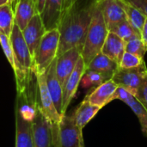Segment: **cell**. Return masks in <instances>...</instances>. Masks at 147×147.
Returning <instances> with one entry per match:
<instances>
[{"instance_id": "obj_1", "label": "cell", "mask_w": 147, "mask_h": 147, "mask_svg": "<svg viewBox=\"0 0 147 147\" xmlns=\"http://www.w3.org/2000/svg\"><path fill=\"white\" fill-rule=\"evenodd\" d=\"M102 1V0H101ZM97 0H77L61 15L60 34L57 57L74 47H84Z\"/></svg>"}, {"instance_id": "obj_2", "label": "cell", "mask_w": 147, "mask_h": 147, "mask_svg": "<svg viewBox=\"0 0 147 147\" xmlns=\"http://www.w3.org/2000/svg\"><path fill=\"white\" fill-rule=\"evenodd\" d=\"M100 2L95 9L81 53V56L86 66H88L92 59L102 52V48L109 32L104 21Z\"/></svg>"}, {"instance_id": "obj_3", "label": "cell", "mask_w": 147, "mask_h": 147, "mask_svg": "<svg viewBox=\"0 0 147 147\" xmlns=\"http://www.w3.org/2000/svg\"><path fill=\"white\" fill-rule=\"evenodd\" d=\"M60 34L58 28L47 31L33 54V71L35 75L44 73L57 58Z\"/></svg>"}, {"instance_id": "obj_4", "label": "cell", "mask_w": 147, "mask_h": 147, "mask_svg": "<svg viewBox=\"0 0 147 147\" xmlns=\"http://www.w3.org/2000/svg\"><path fill=\"white\" fill-rule=\"evenodd\" d=\"M53 126V134L59 147H84L83 134L78 130L72 115L62 116L59 125Z\"/></svg>"}, {"instance_id": "obj_5", "label": "cell", "mask_w": 147, "mask_h": 147, "mask_svg": "<svg viewBox=\"0 0 147 147\" xmlns=\"http://www.w3.org/2000/svg\"><path fill=\"white\" fill-rule=\"evenodd\" d=\"M36 76V89H35V102L38 109L43 115L52 123V125H59L61 120V115L58 113L52 96L47 89L46 81V71Z\"/></svg>"}, {"instance_id": "obj_6", "label": "cell", "mask_w": 147, "mask_h": 147, "mask_svg": "<svg viewBox=\"0 0 147 147\" xmlns=\"http://www.w3.org/2000/svg\"><path fill=\"white\" fill-rule=\"evenodd\" d=\"M146 73V65L143 63L140 66L132 69H121L118 67L111 79L118 86L123 87L135 96Z\"/></svg>"}, {"instance_id": "obj_7", "label": "cell", "mask_w": 147, "mask_h": 147, "mask_svg": "<svg viewBox=\"0 0 147 147\" xmlns=\"http://www.w3.org/2000/svg\"><path fill=\"white\" fill-rule=\"evenodd\" d=\"M32 131L34 147H54L52 123L38 108L35 118L32 122Z\"/></svg>"}, {"instance_id": "obj_8", "label": "cell", "mask_w": 147, "mask_h": 147, "mask_svg": "<svg viewBox=\"0 0 147 147\" xmlns=\"http://www.w3.org/2000/svg\"><path fill=\"white\" fill-rule=\"evenodd\" d=\"M87 71V66L84 62L82 56L79 58L73 71L66 80L65 85L63 86V115H66V110L74 98L78 88L81 83L82 78Z\"/></svg>"}, {"instance_id": "obj_9", "label": "cell", "mask_w": 147, "mask_h": 147, "mask_svg": "<svg viewBox=\"0 0 147 147\" xmlns=\"http://www.w3.org/2000/svg\"><path fill=\"white\" fill-rule=\"evenodd\" d=\"M83 48L77 47L68 50L56 59V74L61 85L64 86L66 80L73 71Z\"/></svg>"}, {"instance_id": "obj_10", "label": "cell", "mask_w": 147, "mask_h": 147, "mask_svg": "<svg viewBox=\"0 0 147 147\" xmlns=\"http://www.w3.org/2000/svg\"><path fill=\"white\" fill-rule=\"evenodd\" d=\"M118 99L126 103L138 117L143 133L147 136V109L138 101V99L132 95L128 90L123 87L119 86L114 95V100Z\"/></svg>"}, {"instance_id": "obj_11", "label": "cell", "mask_w": 147, "mask_h": 147, "mask_svg": "<svg viewBox=\"0 0 147 147\" xmlns=\"http://www.w3.org/2000/svg\"><path fill=\"white\" fill-rule=\"evenodd\" d=\"M118 87L119 86L112 79H109L90 91L85 97L92 105L102 109L114 101V95Z\"/></svg>"}, {"instance_id": "obj_12", "label": "cell", "mask_w": 147, "mask_h": 147, "mask_svg": "<svg viewBox=\"0 0 147 147\" xmlns=\"http://www.w3.org/2000/svg\"><path fill=\"white\" fill-rule=\"evenodd\" d=\"M22 32L23 38L29 48L30 53L33 57V54L37 48L40 40L47 32L40 15L39 13L36 14Z\"/></svg>"}, {"instance_id": "obj_13", "label": "cell", "mask_w": 147, "mask_h": 147, "mask_svg": "<svg viewBox=\"0 0 147 147\" xmlns=\"http://www.w3.org/2000/svg\"><path fill=\"white\" fill-rule=\"evenodd\" d=\"M57 59V58H56ZM56 59L52 62L46 71V81L47 89L53 101L58 113L63 116V86L58 79L56 74Z\"/></svg>"}, {"instance_id": "obj_14", "label": "cell", "mask_w": 147, "mask_h": 147, "mask_svg": "<svg viewBox=\"0 0 147 147\" xmlns=\"http://www.w3.org/2000/svg\"><path fill=\"white\" fill-rule=\"evenodd\" d=\"M100 7L109 31L118 23L127 20L126 13L120 0H102Z\"/></svg>"}, {"instance_id": "obj_15", "label": "cell", "mask_w": 147, "mask_h": 147, "mask_svg": "<svg viewBox=\"0 0 147 147\" xmlns=\"http://www.w3.org/2000/svg\"><path fill=\"white\" fill-rule=\"evenodd\" d=\"M63 9V0H46L42 12L40 14L46 31L59 28Z\"/></svg>"}, {"instance_id": "obj_16", "label": "cell", "mask_w": 147, "mask_h": 147, "mask_svg": "<svg viewBox=\"0 0 147 147\" xmlns=\"http://www.w3.org/2000/svg\"><path fill=\"white\" fill-rule=\"evenodd\" d=\"M36 14L38 10L35 0H19L14 9L15 25L22 31Z\"/></svg>"}, {"instance_id": "obj_17", "label": "cell", "mask_w": 147, "mask_h": 147, "mask_svg": "<svg viewBox=\"0 0 147 147\" xmlns=\"http://www.w3.org/2000/svg\"><path fill=\"white\" fill-rule=\"evenodd\" d=\"M125 52L126 41H124L115 33L109 32L101 53L116 62L119 65V63Z\"/></svg>"}, {"instance_id": "obj_18", "label": "cell", "mask_w": 147, "mask_h": 147, "mask_svg": "<svg viewBox=\"0 0 147 147\" xmlns=\"http://www.w3.org/2000/svg\"><path fill=\"white\" fill-rule=\"evenodd\" d=\"M100 110V108L92 105L86 97L84 98L72 114L75 123L80 133L83 134V129L84 127L96 115Z\"/></svg>"}, {"instance_id": "obj_19", "label": "cell", "mask_w": 147, "mask_h": 147, "mask_svg": "<svg viewBox=\"0 0 147 147\" xmlns=\"http://www.w3.org/2000/svg\"><path fill=\"white\" fill-rule=\"evenodd\" d=\"M16 147H34L32 123L24 121L16 109Z\"/></svg>"}, {"instance_id": "obj_20", "label": "cell", "mask_w": 147, "mask_h": 147, "mask_svg": "<svg viewBox=\"0 0 147 147\" xmlns=\"http://www.w3.org/2000/svg\"><path fill=\"white\" fill-rule=\"evenodd\" d=\"M118 67L119 65L116 62L110 59L103 53H100L88 65L87 70L99 72L102 74L107 78V80H109L113 78Z\"/></svg>"}, {"instance_id": "obj_21", "label": "cell", "mask_w": 147, "mask_h": 147, "mask_svg": "<svg viewBox=\"0 0 147 147\" xmlns=\"http://www.w3.org/2000/svg\"><path fill=\"white\" fill-rule=\"evenodd\" d=\"M120 1L126 13L127 20L131 23V25L141 36V32L147 17L138 9H136L130 3H128L127 0H120Z\"/></svg>"}, {"instance_id": "obj_22", "label": "cell", "mask_w": 147, "mask_h": 147, "mask_svg": "<svg viewBox=\"0 0 147 147\" xmlns=\"http://www.w3.org/2000/svg\"><path fill=\"white\" fill-rule=\"evenodd\" d=\"M15 25L13 5L7 3L0 6V33L9 37Z\"/></svg>"}, {"instance_id": "obj_23", "label": "cell", "mask_w": 147, "mask_h": 147, "mask_svg": "<svg viewBox=\"0 0 147 147\" xmlns=\"http://www.w3.org/2000/svg\"><path fill=\"white\" fill-rule=\"evenodd\" d=\"M109 32L115 33L126 42H127L129 40H131L133 37L136 35L140 36V34L134 29V28L131 25V23L127 20L118 23L113 28H111Z\"/></svg>"}, {"instance_id": "obj_24", "label": "cell", "mask_w": 147, "mask_h": 147, "mask_svg": "<svg viewBox=\"0 0 147 147\" xmlns=\"http://www.w3.org/2000/svg\"><path fill=\"white\" fill-rule=\"evenodd\" d=\"M107 81V78L101 73L87 70L81 80V84L84 89H90L94 86L97 87Z\"/></svg>"}, {"instance_id": "obj_25", "label": "cell", "mask_w": 147, "mask_h": 147, "mask_svg": "<svg viewBox=\"0 0 147 147\" xmlns=\"http://www.w3.org/2000/svg\"><path fill=\"white\" fill-rule=\"evenodd\" d=\"M126 52L134 54L140 59H144L147 49L140 36H134L126 42Z\"/></svg>"}, {"instance_id": "obj_26", "label": "cell", "mask_w": 147, "mask_h": 147, "mask_svg": "<svg viewBox=\"0 0 147 147\" xmlns=\"http://www.w3.org/2000/svg\"><path fill=\"white\" fill-rule=\"evenodd\" d=\"M143 63H145L144 59H140V57L134 54L125 52L119 63V68H121V69L136 68V67L140 66Z\"/></svg>"}, {"instance_id": "obj_27", "label": "cell", "mask_w": 147, "mask_h": 147, "mask_svg": "<svg viewBox=\"0 0 147 147\" xmlns=\"http://www.w3.org/2000/svg\"><path fill=\"white\" fill-rule=\"evenodd\" d=\"M0 45H1V47L3 51V53H4L6 59H8L9 65H11V67L14 71L16 68V61H15V56H14L13 48L11 46L9 37L0 33Z\"/></svg>"}, {"instance_id": "obj_28", "label": "cell", "mask_w": 147, "mask_h": 147, "mask_svg": "<svg viewBox=\"0 0 147 147\" xmlns=\"http://www.w3.org/2000/svg\"><path fill=\"white\" fill-rule=\"evenodd\" d=\"M135 97L147 109V73L137 90Z\"/></svg>"}, {"instance_id": "obj_29", "label": "cell", "mask_w": 147, "mask_h": 147, "mask_svg": "<svg viewBox=\"0 0 147 147\" xmlns=\"http://www.w3.org/2000/svg\"><path fill=\"white\" fill-rule=\"evenodd\" d=\"M147 17V0H127Z\"/></svg>"}, {"instance_id": "obj_30", "label": "cell", "mask_w": 147, "mask_h": 147, "mask_svg": "<svg viewBox=\"0 0 147 147\" xmlns=\"http://www.w3.org/2000/svg\"><path fill=\"white\" fill-rule=\"evenodd\" d=\"M141 39L146 46L147 49V18L146 20V22L144 24V27H143V29H142V32H141Z\"/></svg>"}, {"instance_id": "obj_31", "label": "cell", "mask_w": 147, "mask_h": 147, "mask_svg": "<svg viewBox=\"0 0 147 147\" xmlns=\"http://www.w3.org/2000/svg\"><path fill=\"white\" fill-rule=\"evenodd\" d=\"M77 0H63V9L62 13H64L66 9H68Z\"/></svg>"}, {"instance_id": "obj_32", "label": "cell", "mask_w": 147, "mask_h": 147, "mask_svg": "<svg viewBox=\"0 0 147 147\" xmlns=\"http://www.w3.org/2000/svg\"><path fill=\"white\" fill-rule=\"evenodd\" d=\"M45 3H46V0H36V6H37V10L39 14L42 12Z\"/></svg>"}, {"instance_id": "obj_33", "label": "cell", "mask_w": 147, "mask_h": 147, "mask_svg": "<svg viewBox=\"0 0 147 147\" xmlns=\"http://www.w3.org/2000/svg\"><path fill=\"white\" fill-rule=\"evenodd\" d=\"M9 1L10 0H0V6L4 5V4H7V3H10Z\"/></svg>"}, {"instance_id": "obj_34", "label": "cell", "mask_w": 147, "mask_h": 147, "mask_svg": "<svg viewBox=\"0 0 147 147\" xmlns=\"http://www.w3.org/2000/svg\"><path fill=\"white\" fill-rule=\"evenodd\" d=\"M53 143H54V147H59V143H58V141H57V140H56V138L53 136Z\"/></svg>"}, {"instance_id": "obj_35", "label": "cell", "mask_w": 147, "mask_h": 147, "mask_svg": "<svg viewBox=\"0 0 147 147\" xmlns=\"http://www.w3.org/2000/svg\"><path fill=\"white\" fill-rule=\"evenodd\" d=\"M97 1H101V0H97Z\"/></svg>"}, {"instance_id": "obj_36", "label": "cell", "mask_w": 147, "mask_h": 147, "mask_svg": "<svg viewBox=\"0 0 147 147\" xmlns=\"http://www.w3.org/2000/svg\"><path fill=\"white\" fill-rule=\"evenodd\" d=\"M35 1H36V0H35Z\"/></svg>"}]
</instances>
